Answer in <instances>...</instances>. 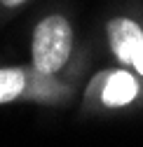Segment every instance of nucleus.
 Masks as SVG:
<instances>
[{
    "instance_id": "f257e3e1",
    "label": "nucleus",
    "mask_w": 143,
    "mask_h": 147,
    "mask_svg": "<svg viewBox=\"0 0 143 147\" xmlns=\"http://www.w3.org/2000/svg\"><path fill=\"white\" fill-rule=\"evenodd\" d=\"M31 65L45 75L80 82L87 61L68 14L49 12L35 21L31 33Z\"/></svg>"
},
{
    "instance_id": "f03ea898",
    "label": "nucleus",
    "mask_w": 143,
    "mask_h": 147,
    "mask_svg": "<svg viewBox=\"0 0 143 147\" xmlns=\"http://www.w3.org/2000/svg\"><path fill=\"white\" fill-rule=\"evenodd\" d=\"M80 82L52 77L28 65L0 68V105L33 103L47 107H63L75 100Z\"/></svg>"
},
{
    "instance_id": "7ed1b4c3",
    "label": "nucleus",
    "mask_w": 143,
    "mask_h": 147,
    "mask_svg": "<svg viewBox=\"0 0 143 147\" xmlns=\"http://www.w3.org/2000/svg\"><path fill=\"white\" fill-rule=\"evenodd\" d=\"M143 100V80L124 65L96 70L82 86L80 107L84 115L129 110Z\"/></svg>"
},
{
    "instance_id": "20e7f679",
    "label": "nucleus",
    "mask_w": 143,
    "mask_h": 147,
    "mask_svg": "<svg viewBox=\"0 0 143 147\" xmlns=\"http://www.w3.org/2000/svg\"><path fill=\"white\" fill-rule=\"evenodd\" d=\"M103 33L115 63L129 68L134 54L143 47V19L134 14H113L106 19Z\"/></svg>"
},
{
    "instance_id": "39448f33",
    "label": "nucleus",
    "mask_w": 143,
    "mask_h": 147,
    "mask_svg": "<svg viewBox=\"0 0 143 147\" xmlns=\"http://www.w3.org/2000/svg\"><path fill=\"white\" fill-rule=\"evenodd\" d=\"M31 3V0H0V14H12Z\"/></svg>"
},
{
    "instance_id": "423d86ee",
    "label": "nucleus",
    "mask_w": 143,
    "mask_h": 147,
    "mask_svg": "<svg viewBox=\"0 0 143 147\" xmlns=\"http://www.w3.org/2000/svg\"><path fill=\"white\" fill-rule=\"evenodd\" d=\"M129 70H134L136 75L143 80V47L134 54V59H131V65H129Z\"/></svg>"
}]
</instances>
